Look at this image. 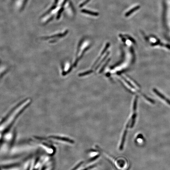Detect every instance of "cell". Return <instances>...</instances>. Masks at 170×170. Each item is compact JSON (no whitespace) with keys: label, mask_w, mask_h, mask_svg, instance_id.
Listing matches in <instances>:
<instances>
[{"label":"cell","mask_w":170,"mask_h":170,"mask_svg":"<svg viewBox=\"0 0 170 170\" xmlns=\"http://www.w3.org/2000/svg\"><path fill=\"white\" fill-rule=\"evenodd\" d=\"M83 12H84L88 13V14L92 15H97V13H95L94 12H89V11L87 10H84L83 11Z\"/></svg>","instance_id":"6da1fadb"}]
</instances>
